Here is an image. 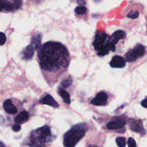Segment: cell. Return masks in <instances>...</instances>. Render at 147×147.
Returning <instances> with one entry per match:
<instances>
[{
    "mask_svg": "<svg viewBox=\"0 0 147 147\" xmlns=\"http://www.w3.org/2000/svg\"><path fill=\"white\" fill-rule=\"evenodd\" d=\"M38 56L41 69L46 72H56L67 68L69 62L67 49L59 42L44 44L38 51Z\"/></svg>",
    "mask_w": 147,
    "mask_h": 147,
    "instance_id": "1",
    "label": "cell"
},
{
    "mask_svg": "<svg viewBox=\"0 0 147 147\" xmlns=\"http://www.w3.org/2000/svg\"><path fill=\"white\" fill-rule=\"evenodd\" d=\"M87 127L86 123H80L72 127L65 133L63 137L64 147H75L84 136Z\"/></svg>",
    "mask_w": 147,
    "mask_h": 147,
    "instance_id": "2",
    "label": "cell"
},
{
    "mask_svg": "<svg viewBox=\"0 0 147 147\" xmlns=\"http://www.w3.org/2000/svg\"><path fill=\"white\" fill-rule=\"evenodd\" d=\"M51 138L50 128L45 125L32 131L28 144L30 147H41L45 143L51 141Z\"/></svg>",
    "mask_w": 147,
    "mask_h": 147,
    "instance_id": "3",
    "label": "cell"
},
{
    "mask_svg": "<svg viewBox=\"0 0 147 147\" xmlns=\"http://www.w3.org/2000/svg\"><path fill=\"white\" fill-rule=\"evenodd\" d=\"M145 52V48L142 45H138L133 49H130L125 55V59L126 61L131 62L135 61L138 57L142 56Z\"/></svg>",
    "mask_w": 147,
    "mask_h": 147,
    "instance_id": "4",
    "label": "cell"
},
{
    "mask_svg": "<svg viewBox=\"0 0 147 147\" xmlns=\"http://www.w3.org/2000/svg\"><path fill=\"white\" fill-rule=\"evenodd\" d=\"M107 38V35L106 33H98L95 35V40L93 42L94 49L96 51H99L105 45V41Z\"/></svg>",
    "mask_w": 147,
    "mask_h": 147,
    "instance_id": "5",
    "label": "cell"
},
{
    "mask_svg": "<svg viewBox=\"0 0 147 147\" xmlns=\"http://www.w3.org/2000/svg\"><path fill=\"white\" fill-rule=\"evenodd\" d=\"M129 126L130 129L135 132L139 133L142 135L146 133L145 130L144 129L142 121L140 119H131L129 121Z\"/></svg>",
    "mask_w": 147,
    "mask_h": 147,
    "instance_id": "6",
    "label": "cell"
},
{
    "mask_svg": "<svg viewBox=\"0 0 147 147\" xmlns=\"http://www.w3.org/2000/svg\"><path fill=\"white\" fill-rule=\"evenodd\" d=\"M108 96L105 92H99L95 97L91 101V103L95 106H104L106 104Z\"/></svg>",
    "mask_w": 147,
    "mask_h": 147,
    "instance_id": "7",
    "label": "cell"
},
{
    "mask_svg": "<svg viewBox=\"0 0 147 147\" xmlns=\"http://www.w3.org/2000/svg\"><path fill=\"white\" fill-rule=\"evenodd\" d=\"M126 123V121L124 119H118L114 121H110L107 123L106 127L108 129L117 130L122 129L124 127Z\"/></svg>",
    "mask_w": 147,
    "mask_h": 147,
    "instance_id": "8",
    "label": "cell"
},
{
    "mask_svg": "<svg viewBox=\"0 0 147 147\" xmlns=\"http://www.w3.org/2000/svg\"><path fill=\"white\" fill-rule=\"evenodd\" d=\"M110 65L113 68H123L126 65V62L123 57L116 55L113 56L111 59Z\"/></svg>",
    "mask_w": 147,
    "mask_h": 147,
    "instance_id": "9",
    "label": "cell"
},
{
    "mask_svg": "<svg viewBox=\"0 0 147 147\" xmlns=\"http://www.w3.org/2000/svg\"><path fill=\"white\" fill-rule=\"evenodd\" d=\"M126 37V33L122 30H118L113 33L111 36L109 38V41L115 45L119 39L124 38Z\"/></svg>",
    "mask_w": 147,
    "mask_h": 147,
    "instance_id": "10",
    "label": "cell"
},
{
    "mask_svg": "<svg viewBox=\"0 0 147 147\" xmlns=\"http://www.w3.org/2000/svg\"><path fill=\"white\" fill-rule=\"evenodd\" d=\"M3 106L5 111L8 114H14L17 113V109L14 105L10 99L6 100L3 102Z\"/></svg>",
    "mask_w": 147,
    "mask_h": 147,
    "instance_id": "11",
    "label": "cell"
},
{
    "mask_svg": "<svg viewBox=\"0 0 147 147\" xmlns=\"http://www.w3.org/2000/svg\"><path fill=\"white\" fill-rule=\"evenodd\" d=\"M40 102L42 104L48 105L53 107L57 108L59 107V104L56 102L53 98L49 94L46 95L40 100Z\"/></svg>",
    "mask_w": 147,
    "mask_h": 147,
    "instance_id": "12",
    "label": "cell"
},
{
    "mask_svg": "<svg viewBox=\"0 0 147 147\" xmlns=\"http://www.w3.org/2000/svg\"><path fill=\"white\" fill-rule=\"evenodd\" d=\"M34 55L33 47L32 45L27 46L22 52V58L24 60H30L31 59Z\"/></svg>",
    "mask_w": 147,
    "mask_h": 147,
    "instance_id": "13",
    "label": "cell"
},
{
    "mask_svg": "<svg viewBox=\"0 0 147 147\" xmlns=\"http://www.w3.org/2000/svg\"><path fill=\"white\" fill-rule=\"evenodd\" d=\"M28 118H29L28 113L26 111L23 110L21 111L14 118V121L18 123H22L26 122L28 119Z\"/></svg>",
    "mask_w": 147,
    "mask_h": 147,
    "instance_id": "14",
    "label": "cell"
},
{
    "mask_svg": "<svg viewBox=\"0 0 147 147\" xmlns=\"http://www.w3.org/2000/svg\"><path fill=\"white\" fill-rule=\"evenodd\" d=\"M41 34L40 33H36L32 38V44L34 49L37 50L39 48L41 45Z\"/></svg>",
    "mask_w": 147,
    "mask_h": 147,
    "instance_id": "15",
    "label": "cell"
},
{
    "mask_svg": "<svg viewBox=\"0 0 147 147\" xmlns=\"http://www.w3.org/2000/svg\"><path fill=\"white\" fill-rule=\"evenodd\" d=\"M59 94L63 99L64 102H65L67 104H69L71 102V99H70V96L69 93L66 91L64 90L60 89L59 91Z\"/></svg>",
    "mask_w": 147,
    "mask_h": 147,
    "instance_id": "16",
    "label": "cell"
},
{
    "mask_svg": "<svg viewBox=\"0 0 147 147\" xmlns=\"http://www.w3.org/2000/svg\"><path fill=\"white\" fill-rule=\"evenodd\" d=\"M13 8V6L9 1L0 0V11L2 10H11Z\"/></svg>",
    "mask_w": 147,
    "mask_h": 147,
    "instance_id": "17",
    "label": "cell"
},
{
    "mask_svg": "<svg viewBox=\"0 0 147 147\" xmlns=\"http://www.w3.org/2000/svg\"><path fill=\"white\" fill-rule=\"evenodd\" d=\"M116 143L119 147H125L126 146V140L124 137H118L115 140Z\"/></svg>",
    "mask_w": 147,
    "mask_h": 147,
    "instance_id": "18",
    "label": "cell"
},
{
    "mask_svg": "<svg viewBox=\"0 0 147 147\" xmlns=\"http://www.w3.org/2000/svg\"><path fill=\"white\" fill-rule=\"evenodd\" d=\"M75 11L78 14H84L87 11V8L84 6H78L75 8Z\"/></svg>",
    "mask_w": 147,
    "mask_h": 147,
    "instance_id": "19",
    "label": "cell"
},
{
    "mask_svg": "<svg viewBox=\"0 0 147 147\" xmlns=\"http://www.w3.org/2000/svg\"><path fill=\"white\" fill-rule=\"evenodd\" d=\"M71 84H72V80L70 78H69V79L63 80L61 83V86L63 88H67V87H68L69 86H70L71 85Z\"/></svg>",
    "mask_w": 147,
    "mask_h": 147,
    "instance_id": "20",
    "label": "cell"
},
{
    "mask_svg": "<svg viewBox=\"0 0 147 147\" xmlns=\"http://www.w3.org/2000/svg\"><path fill=\"white\" fill-rule=\"evenodd\" d=\"M128 147H136V142L134 138L130 137L127 140Z\"/></svg>",
    "mask_w": 147,
    "mask_h": 147,
    "instance_id": "21",
    "label": "cell"
},
{
    "mask_svg": "<svg viewBox=\"0 0 147 147\" xmlns=\"http://www.w3.org/2000/svg\"><path fill=\"white\" fill-rule=\"evenodd\" d=\"M6 40V37L5 33L0 32V45H3Z\"/></svg>",
    "mask_w": 147,
    "mask_h": 147,
    "instance_id": "22",
    "label": "cell"
},
{
    "mask_svg": "<svg viewBox=\"0 0 147 147\" xmlns=\"http://www.w3.org/2000/svg\"><path fill=\"white\" fill-rule=\"evenodd\" d=\"M138 16H139V13L138 11H136L133 13H129L127 16L132 19H135V18H137L138 17Z\"/></svg>",
    "mask_w": 147,
    "mask_h": 147,
    "instance_id": "23",
    "label": "cell"
},
{
    "mask_svg": "<svg viewBox=\"0 0 147 147\" xmlns=\"http://www.w3.org/2000/svg\"><path fill=\"white\" fill-rule=\"evenodd\" d=\"M12 129L14 131H18L21 130V126L18 124H15L12 126Z\"/></svg>",
    "mask_w": 147,
    "mask_h": 147,
    "instance_id": "24",
    "label": "cell"
},
{
    "mask_svg": "<svg viewBox=\"0 0 147 147\" xmlns=\"http://www.w3.org/2000/svg\"><path fill=\"white\" fill-rule=\"evenodd\" d=\"M141 105L145 107V108H147V99H145L144 100H142L141 103Z\"/></svg>",
    "mask_w": 147,
    "mask_h": 147,
    "instance_id": "25",
    "label": "cell"
},
{
    "mask_svg": "<svg viewBox=\"0 0 147 147\" xmlns=\"http://www.w3.org/2000/svg\"><path fill=\"white\" fill-rule=\"evenodd\" d=\"M88 147H98V146H96V145H89L88 146Z\"/></svg>",
    "mask_w": 147,
    "mask_h": 147,
    "instance_id": "26",
    "label": "cell"
},
{
    "mask_svg": "<svg viewBox=\"0 0 147 147\" xmlns=\"http://www.w3.org/2000/svg\"><path fill=\"white\" fill-rule=\"evenodd\" d=\"M0 147H5L4 145L1 142H0Z\"/></svg>",
    "mask_w": 147,
    "mask_h": 147,
    "instance_id": "27",
    "label": "cell"
}]
</instances>
